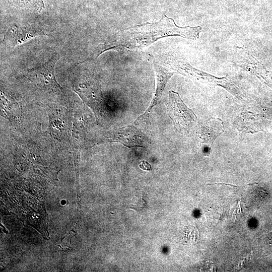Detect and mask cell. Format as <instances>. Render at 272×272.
<instances>
[{"label": "cell", "instance_id": "obj_2", "mask_svg": "<svg viewBox=\"0 0 272 272\" xmlns=\"http://www.w3.org/2000/svg\"><path fill=\"white\" fill-rule=\"evenodd\" d=\"M167 111L176 130L181 131L197 121L194 112L181 100L178 93L169 91Z\"/></svg>", "mask_w": 272, "mask_h": 272}, {"label": "cell", "instance_id": "obj_5", "mask_svg": "<svg viewBox=\"0 0 272 272\" xmlns=\"http://www.w3.org/2000/svg\"><path fill=\"white\" fill-rule=\"evenodd\" d=\"M17 8L33 12H40L44 8L43 0H8Z\"/></svg>", "mask_w": 272, "mask_h": 272}, {"label": "cell", "instance_id": "obj_4", "mask_svg": "<svg viewBox=\"0 0 272 272\" xmlns=\"http://www.w3.org/2000/svg\"><path fill=\"white\" fill-rule=\"evenodd\" d=\"M150 61L153 64L156 74L157 87L154 96L149 108L146 113L142 115L143 116H144V117L146 116L147 114L148 115V113L149 114L150 110L157 104L158 101L162 96V93L168 80L174 73V72L168 70L157 62L153 60Z\"/></svg>", "mask_w": 272, "mask_h": 272}, {"label": "cell", "instance_id": "obj_3", "mask_svg": "<svg viewBox=\"0 0 272 272\" xmlns=\"http://www.w3.org/2000/svg\"><path fill=\"white\" fill-rule=\"evenodd\" d=\"M45 35L49 36L46 34L38 27L28 24H15L10 27L6 32L3 41L6 45L14 47L36 36Z\"/></svg>", "mask_w": 272, "mask_h": 272}, {"label": "cell", "instance_id": "obj_1", "mask_svg": "<svg viewBox=\"0 0 272 272\" xmlns=\"http://www.w3.org/2000/svg\"><path fill=\"white\" fill-rule=\"evenodd\" d=\"M201 31L200 26L179 27L172 18L163 15L157 22L137 25L119 31L111 40L99 45L84 61H93L108 50L141 49L158 39L170 36H179L196 40L199 38Z\"/></svg>", "mask_w": 272, "mask_h": 272}]
</instances>
